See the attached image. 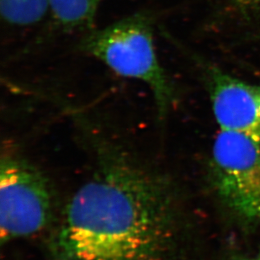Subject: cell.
Here are the masks:
<instances>
[{"mask_svg": "<svg viewBox=\"0 0 260 260\" xmlns=\"http://www.w3.org/2000/svg\"><path fill=\"white\" fill-rule=\"evenodd\" d=\"M236 10L242 14H255L260 12V0H229Z\"/></svg>", "mask_w": 260, "mask_h": 260, "instance_id": "obj_8", "label": "cell"}, {"mask_svg": "<svg viewBox=\"0 0 260 260\" xmlns=\"http://www.w3.org/2000/svg\"><path fill=\"white\" fill-rule=\"evenodd\" d=\"M82 48L119 76L147 85L160 119L166 116L174 102V91L157 57L152 20L147 14H134L91 32Z\"/></svg>", "mask_w": 260, "mask_h": 260, "instance_id": "obj_2", "label": "cell"}, {"mask_svg": "<svg viewBox=\"0 0 260 260\" xmlns=\"http://www.w3.org/2000/svg\"><path fill=\"white\" fill-rule=\"evenodd\" d=\"M102 0H50V12L65 29L93 26Z\"/></svg>", "mask_w": 260, "mask_h": 260, "instance_id": "obj_6", "label": "cell"}, {"mask_svg": "<svg viewBox=\"0 0 260 260\" xmlns=\"http://www.w3.org/2000/svg\"><path fill=\"white\" fill-rule=\"evenodd\" d=\"M54 189L40 168L7 149L0 164V241L9 243L51 229L57 218Z\"/></svg>", "mask_w": 260, "mask_h": 260, "instance_id": "obj_3", "label": "cell"}, {"mask_svg": "<svg viewBox=\"0 0 260 260\" xmlns=\"http://www.w3.org/2000/svg\"><path fill=\"white\" fill-rule=\"evenodd\" d=\"M236 260H260V253H258V255L254 257V258H241V259H236Z\"/></svg>", "mask_w": 260, "mask_h": 260, "instance_id": "obj_9", "label": "cell"}, {"mask_svg": "<svg viewBox=\"0 0 260 260\" xmlns=\"http://www.w3.org/2000/svg\"><path fill=\"white\" fill-rule=\"evenodd\" d=\"M178 212L170 182L121 148L99 145L93 172L51 228V260H169Z\"/></svg>", "mask_w": 260, "mask_h": 260, "instance_id": "obj_1", "label": "cell"}, {"mask_svg": "<svg viewBox=\"0 0 260 260\" xmlns=\"http://www.w3.org/2000/svg\"><path fill=\"white\" fill-rule=\"evenodd\" d=\"M216 189L246 221H260V136L221 130L212 151Z\"/></svg>", "mask_w": 260, "mask_h": 260, "instance_id": "obj_4", "label": "cell"}, {"mask_svg": "<svg viewBox=\"0 0 260 260\" xmlns=\"http://www.w3.org/2000/svg\"><path fill=\"white\" fill-rule=\"evenodd\" d=\"M49 11L50 0H0L1 16L10 25H34Z\"/></svg>", "mask_w": 260, "mask_h": 260, "instance_id": "obj_7", "label": "cell"}, {"mask_svg": "<svg viewBox=\"0 0 260 260\" xmlns=\"http://www.w3.org/2000/svg\"><path fill=\"white\" fill-rule=\"evenodd\" d=\"M210 86L214 116L221 130L260 136V84L213 69Z\"/></svg>", "mask_w": 260, "mask_h": 260, "instance_id": "obj_5", "label": "cell"}]
</instances>
